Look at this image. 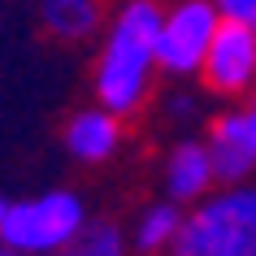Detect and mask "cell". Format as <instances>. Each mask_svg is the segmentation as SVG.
Returning a JSON list of instances; mask_svg holds the SVG:
<instances>
[{"mask_svg":"<svg viewBox=\"0 0 256 256\" xmlns=\"http://www.w3.org/2000/svg\"><path fill=\"white\" fill-rule=\"evenodd\" d=\"M66 256H135L130 226H122L118 217H92Z\"/></svg>","mask_w":256,"mask_h":256,"instance_id":"11","label":"cell"},{"mask_svg":"<svg viewBox=\"0 0 256 256\" xmlns=\"http://www.w3.org/2000/svg\"><path fill=\"white\" fill-rule=\"evenodd\" d=\"M222 22H234V26H256V0H213Z\"/></svg>","mask_w":256,"mask_h":256,"instance_id":"13","label":"cell"},{"mask_svg":"<svg viewBox=\"0 0 256 256\" xmlns=\"http://www.w3.org/2000/svg\"><path fill=\"white\" fill-rule=\"evenodd\" d=\"M222 187L217 178V161H213V148L204 135H178L161 156V196L178 204H200L204 196H213Z\"/></svg>","mask_w":256,"mask_h":256,"instance_id":"8","label":"cell"},{"mask_svg":"<svg viewBox=\"0 0 256 256\" xmlns=\"http://www.w3.org/2000/svg\"><path fill=\"white\" fill-rule=\"evenodd\" d=\"M208 100H213V96L204 92V87H200V92H191L187 82H178L174 92L161 96V113H165V122L174 126L178 135H191V126H208V122H213Z\"/></svg>","mask_w":256,"mask_h":256,"instance_id":"12","label":"cell"},{"mask_svg":"<svg viewBox=\"0 0 256 256\" xmlns=\"http://www.w3.org/2000/svg\"><path fill=\"white\" fill-rule=\"evenodd\" d=\"M61 144H66L70 161L87 165V170H100V165L118 161L122 148H126V118L104 108L100 100L92 104H78L61 126Z\"/></svg>","mask_w":256,"mask_h":256,"instance_id":"7","label":"cell"},{"mask_svg":"<svg viewBox=\"0 0 256 256\" xmlns=\"http://www.w3.org/2000/svg\"><path fill=\"white\" fill-rule=\"evenodd\" d=\"M92 222V208L74 187L30 191L4 204L0 243L26 256H66Z\"/></svg>","mask_w":256,"mask_h":256,"instance_id":"2","label":"cell"},{"mask_svg":"<svg viewBox=\"0 0 256 256\" xmlns=\"http://www.w3.org/2000/svg\"><path fill=\"white\" fill-rule=\"evenodd\" d=\"M208 148L217 161L222 182H248L256 178V92L239 104H222L208 122Z\"/></svg>","mask_w":256,"mask_h":256,"instance_id":"6","label":"cell"},{"mask_svg":"<svg viewBox=\"0 0 256 256\" xmlns=\"http://www.w3.org/2000/svg\"><path fill=\"white\" fill-rule=\"evenodd\" d=\"M0 256H18V252H14V248H4V243H0Z\"/></svg>","mask_w":256,"mask_h":256,"instance_id":"14","label":"cell"},{"mask_svg":"<svg viewBox=\"0 0 256 256\" xmlns=\"http://www.w3.org/2000/svg\"><path fill=\"white\" fill-rule=\"evenodd\" d=\"M170 256H256V178L222 182L187 208V226Z\"/></svg>","mask_w":256,"mask_h":256,"instance_id":"3","label":"cell"},{"mask_svg":"<svg viewBox=\"0 0 256 256\" xmlns=\"http://www.w3.org/2000/svg\"><path fill=\"white\" fill-rule=\"evenodd\" d=\"M126 226H130L135 256H170L178 248L182 226H187V204L170 200V196H156V200L139 204V213Z\"/></svg>","mask_w":256,"mask_h":256,"instance_id":"10","label":"cell"},{"mask_svg":"<svg viewBox=\"0 0 256 256\" xmlns=\"http://www.w3.org/2000/svg\"><path fill=\"white\" fill-rule=\"evenodd\" d=\"M161 18L165 0H122L108 9V22L92 56V100L130 122L156 104L161 70Z\"/></svg>","mask_w":256,"mask_h":256,"instance_id":"1","label":"cell"},{"mask_svg":"<svg viewBox=\"0 0 256 256\" xmlns=\"http://www.w3.org/2000/svg\"><path fill=\"white\" fill-rule=\"evenodd\" d=\"M35 14H40V30L66 48L100 40V30L108 22L104 0H35Z\"/></svg>","mask_w":256,"mask_h":256,"instance_id":"9","label":"cell"},{"mask_svg":"<svg viewBox=\"0 0 256 256\" xmlns=\"http://www.w3.org/2000/svg\"><path fill=\"white\" fill-rule=\"evenodd\" d=\"M222 14L213 0H165L161 18V70L170 82L200 78L208 48H213Z\"/></svg>","mask_w":256,"mask_h":256,"instance_id":"4","label":"cell"},{"mask_svg":"<svg viewBox=\"0 0 256 256\" xmlns=\"http://www.w3.org/2000/svg\"><path fill=\"white\" fill-rule=\"evenodd\" d=\"M204 92L213 96L217 104H239L256 92V26H234L222 22L208 61H204L200 78Z\"/></svg>","mask_w":256,"mask_h":256,"instance_id":"5","label":"cell"},{"mask_svg":"<svg viewBox=\"0 0 256 256\" xmlns=\"http://www.w3.org/2000/svg\"><path fill=\"white\" fill-rule=\"evenodd\" d=\"M4 204H9V200H0V222H4Z\"/></svg>","mask_w":256,"mask_h":256,"instance_id":"15","label":"cell"},{"mask_svg":"<svg viewBox=\"0 0 256 256\" xmlns=\"http://www.w3.org/2000/svg\"><path fill=\"white\" fill-rule=\"evenodd\" d=\"M18 256H26V252H18Z\"/></svg>","mask_w":256,"mask_h":256,"instance_id":"16","label":"cell"}]
</instances>
